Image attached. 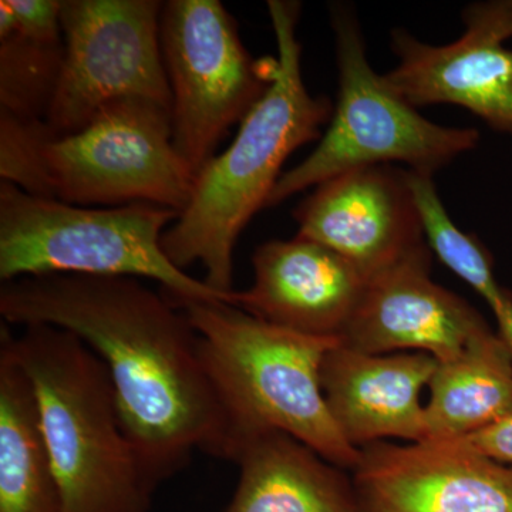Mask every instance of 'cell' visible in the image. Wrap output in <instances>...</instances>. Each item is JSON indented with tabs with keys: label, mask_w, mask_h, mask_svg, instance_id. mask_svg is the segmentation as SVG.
Masks as SVG:
<instances>
[{
	"label": "cell",
	"mask_w": 512,
	"mask_h": 512,
	"mask_svg": "<svg viewBox=\"0 0 512 512\" xmlns=\"http://www.w3.org/2000/svg\"><path fill=\"white\" fill-rule=\"evenodd\" d=\"M6 325H49L106 366L124 430L157 488L195 451L221 458L224 424L200 338L165 293L117 276H26L0 286Z\"/></svg>",
	"instance_id": "1"
},
{
	"label": "cell",
	"mask_w": 512,
	"mask_h": 512,
	"mask_svg": "<svg viewBox=\"0 0 512 512\" xmlns=\"http://www.w3.org/2000/svg\"><path fill=\"white\" fill-rule=\"evenodd\" d=\"M437 365L426 353L370 355L333 346L320 382L340 434L357 450L392 439L426 440L421 394Z\"/></svg>",
	"instance_id": "15"
},
{
	"label": "cell",
	"mask_w": 512,
	"mask_h": 512,
	"mask_svg": "<svg viewBox=\"0 0 512 512\" xmlns=\"http://www.w3.org/2000/svg\"><path fill=\"white\" fill-rule=\"evenodd\" d=\"M180 212L153 204L82 207L0 183V279L83 275L150 279L171 301L225 302L170 261L163 235Z\"/></svg>",
	"instance_id": "5"
},
{
	"label": "cell",
	"mask_w": 512,
	"mask_h": 512,
	"mask_svg": "<svg viewBox=\"0 0 512 512\" xmlns=\"http://www.w3.org/2000/svg\"><path fill=\"white\" fill-rule=\"evenodd\" d=\"M158 0H63L64 63L46 127L76 133L116 101L144 99L171 110Z\"/></svg>",
	"instance_id": "9"
},
{
	"label": "cell",
	"mask_w": 512,
	"mask_h": 512,
	"mask_svg": "<svg viewBox=\"0 0 512 512\" xmlns=\"http://www.w3.org/2000/svg\"><path fill=\"white\" fill-rule=\"evenodd\" d=\"M490 309L497 320V333L504 340L512 356V293L507 289L500 299L491 303Z\"/></svg>",
	"instance_id": "23"
},
{
	"label": "cell",
	"mask_w": 512,
	"mask_h": 512,
	"mask_svg": "<svg viewBox=\"0 0 512 512\" xmlns=\"http://www.w3.org/2000/svg\"><path fill=\"white\" fill-rule=\"evenodd\" d=\"M63 0L0 2V113L46 120L64 63Z\"/></svg>",
	"instance_id": "17"
},
{
	"label": "cell",
	"mask_w": 512,
	"mask_h": 512,
	"mask_svg": "<svg viewBox=\"0 0 512 512\" xmlns=\"http://www.w3.org/2000/svg\"><path fill=\"white\" fill-rule=\"evenodd\" d=\"M330 25L339 76L332 119L315 150L279 178L266 208L336 175L373 165L406 164L434 177L480 141L476 128L444 127L421 116L375 72L352 6H330Z\"/></svg>",
	"instance_id": "6"
},
{
	"label": "cell",
	"mask_w": 512,
	"mask_h": 512,
	"mask_svg": "<svg viewBox=\"0 0 512 512\" xmlns=\"http://www.w3.org/2000/svg\"><path fill=\"white\" fill-rule=\"evenodd\" d=\"M424 404L426 440H463L490 426L512 404V356L497 332L439 363ZM423 443V441H421Z\"/></svg>",
	"instance_id": "18"
},
{
	"label": "cell",
	"mask_w": 512,
	"mask_h": 512,
	"mask_svg": "<svg viewBox=\"0 0 512 512\" xmlns=\"http://www.w3.org/2000/svg\"><path fill=\"white\" fill-rule=\"evenodd\" d=\"M45 120H20L0 113V177L36 197L49 198L42 165Z\"/></svg>",
	"instance_id": "21"
},
{
	"label": "cell",
	"mask_w": 512,
	"mask_h": 512,
	"mask_svg": "<svg viewBox=\"0 0 512 512\" xmlns=\"http://www.w3.org/2000/svg\"><path fill=\"white\" fill-rule=\"evenodd\" d=\"M28 376L63 512H148L154 485L121 421L106 366L83 340L49 325L0 328Z\"/></svg>",
	"instance_id": "4"
},
{
	"label": "cell",
	"mask_w": 512,
	"mask_h": 512,
	"mask_svg": "<svg viewBox=\"0 0 512 512\" xmlns=\"http://www.w3.org/2000/svg\"><path fill=\"white\" fill-rule=\"evenodd\" d=\"M171 302L200 338L224 424L222 460L251 437L281 431L352 473L360 450L340 434L320 382L323 360L340 339L279 328L225 302Z\"/></svg>",
	"instance_id": "3"
},
{
	"label": "cell",
	"mask_w": 512,
	"mask_h": 512,
	"mask_svg": "<svg viewBox=\"0 0 512 512\" xmlns=\"http://www.w3.org/2000/svg\"><path fill=\"white\" fill-rule=\"evenodd\" d=\"M160 39L173 144L197 175L217 156L222 138L268 92L278 59H254L237 22L218 0L165 2Z\"/></svg>",
	"instance_id": "7"
},
{
	"label": "cell",
	"mask_w": 512,
	"mask_h": 512,
	"mask_svg": "<svg viewBox=\"0 0 512 512\" xmlns=\"http://www.w3.org/2000/svg\"><path fill=\"white\" fill-rule=\"evenodd\" d=\"M460 441L481 456L512 467V404L500 419Z\"/></svg>",
	"instance_id": "22"
},
{
	"label": "cell",
	"mask_w": 512,
	"mask_h": 512,
	"mask_svg": "<svg viewBox=\"0 0 512 512\" xmlns=\"http://www.w3.org/2000/svg\"><path fill=\"white\" fill-rule=\"evenodd\" d=\"M278 67L268 92L239 124L234 143L195 175L187 208L163 235V248L181 271L205 269L204 282L231 303L234 252L255 214L266 208L281 170L299 148L319 141L333 116L332 101L313 96L302 73L296 35L301 3L269 0Z\"/></svg>",
	"instance_id": "2"
},
{
	"label": "cell",
	"mask_w": 512,
	"mask_h": 512,
	"mask_svg": "<svg viewBox=\"0 0 512 512\" xmlns=\"http://www.w3.org/2000/svg\"><path fill=\"white\" fill-rule=\"evenodd\" d=\"M254 282L229 305L279 328L340 339L366 278L332 249L299 237L268 241L252 255Z\"/></svg>",
	"instance_id": "14"
},
{
	"label": "cell",
	"mask_w": 512,
	"mask_h": 512,
	"mask_svg": "<svg viewBox=\"0 0 512 512\" xmlns=\"http://www.w3.org/2000/svg\"><path fill=\"white\" fill-rule=\"evenodd\" d=\"M463 22V35L441 46L393 29L399 63L384 80L417 110L453 104L512 137V50L504 46L512 37V0L471 3Z\"/></svg>",
	"instance_id": "10"
},
{
	"label": "cell",
	"mask_w": 512,
	"mask_h": 512,
	"mask_svg": "<svg viewBox=\"0 0 512 512\" xmlns=\"http://www.w3.org/2000/svg\"><path fill=\"white\" fill-rule=\"evenodd\" d=\"M407 171L430 251L490 305L505 291L495 278L493 255L476 235L466 234L454 224L437 192L433 175Z\"/></svg>",
	"instance_id": "20"
},
{
	"label": "cell",
	"mask_w": 512,
	"mask_h": 512,
	"mask_svg": "<svg viewBox=\"0 0 512 512\" xmlns=\"http://www.w3.org/2000/svg\"><path fill=\"white\" fill-rule=\"evenodd\" d=\"M237 491L228 512H360L348 471L281 431L238 447Z\"/></svg>",
	"instance_id": "16"
},
{
	"label": "cell",
	"mask_w": 512,
	"mask_h": 512,
	"mask_svg": "<svg viewBox=\"0 0 512 512\" xmlns=\"http://www.w3.org/2000/svg\"><path fill=\"white\" fill-rule=\"evenodd\" d=\"M42 165L49 198L82 207L153 204L181 214L195 183L173 144L171 110L144 99L109 104L76 133L49 131Z\"/></svg>",
	"instance_id": "8"
},
{
	"label": "cell",
	"mask_w": 512,
	"mask_h": 512,
	"mask_svg": "<svg viewBox=\"0 0 512 512\" xmlns=\"http://www.w3.org/2000/svg\"><path fill=\"white\" fill-rule=\"evenodd\" d=\"M430 272L427 249L367 279L340 343L370 355L426 353L444 363L493 332L474 306Z\"/></svg>",
	"instance_id": "13"
},
{
	"label": "cell",
	"mask_w": 512,
	"mask_h": 512,
	"mask_svg": "<svg viewBox=\"0 0 512 512\" xmlns=\"http://www.w3.org/2000/svg\"><path fill=\"white\" fill-rule=\"evenodd\" d=\"M0 512H63L35 394L0 340Z\"/></svg>",
	"instance_id": "19"
},
{
	"label": "cell",
	"mask_w": 512,
	"mask_h": 512,
	"mask_svg": "<svg viewBox=\"0 0 512 512\" xmlns=\"http://www.w3.org/2000/svg\"><path fill=\"white\" fill-rule=\"evenodd\" d=\"M352 478L360 512H512V467L460 440L370 444Z\"/></svg>",
	"instance_id": "11"
},
{
	"label": "cell",
	"mask_w": 512,
	"mask_h": 512,
	"mask_svg": "<svg viewBox=\"0 0 512 512\" xmlns=\"http://www.w3.org/2000/svg\"><path fill=\"white\" fill-rule=\"evenodd\" d=\"M299 237L338 252L372 276L427 251L409 171L373 165L316 185L293 212Z\"/></svg>",
	"instance_id": "12"
}]
</instances>
